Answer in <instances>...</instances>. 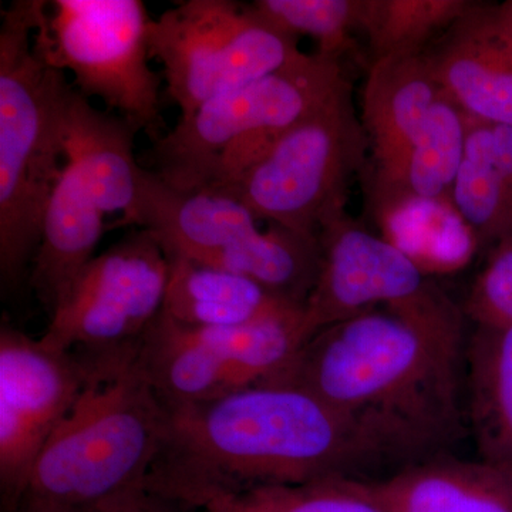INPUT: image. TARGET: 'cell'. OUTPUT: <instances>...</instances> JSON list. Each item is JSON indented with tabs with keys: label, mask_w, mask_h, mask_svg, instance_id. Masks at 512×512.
<instances>
[{
	"label": "cell",
	"mask_w": 512,
	"mask_h": 512,
	"mask_svg": "<svg viewBox=\"0 0 512 512\" xmlns=\"http://www.w3.org/2000/svg\"><path fill=\"white\" fill-rule=\"evenodd\" d=\"M303 312L218 329L191 328L161 312L138 340V366L170 406L272 383L311 339Z\"/></svg>",
	"instance_id": "obj_9"
},
{
	"label": "cell",
	"mask_w": 512,
	"mask_h": 512,
	"mask_svg": "<svg viewBox=\"0 0 512 512\" xmlns=\"http://www.w3.org/2000/svg\"><path fill=\"white\" fill-rule=\"evenodd\" d=\"M80 355L86 383L37 457L16 505L86 507L148 490L167 404L141 372L137 345Z\"/></svg>",
	"instance_id": "obj_3"
},
{
	"label": "cell",
	"mask_w": 512,
	"mask_h": 512,
	"mask_svg": "<svg viewBox=\"0 0 512 512\" xmlns=\"http://www.w3.org/2000/svg\"><path fill=\"white\" fill-rule=\"evenodd\" d=\"M466 413L478 460L512 473V325L468 336Z\"/></svg>",
	"instance_id": "obj_20"
},
{
	"label": "cell",
	"mask_w": 512,
	"mask_h": 512,
	"mask_svg": "<svg viewBox=\"0 0 512 512\" xmlns=\"http://www.w3.org/2000/svg\"><path fill=\"white\" fill-rule=\"evenodd\" d=\"M167 256L170 279L163 312L183 325L239 328L305 309L278 298L245 276L200 264L183 255Z\"/></svg>",
	"instance_id": "obj_18"
},
{
	"label": "cell",
	"mask_w": 512,
	"mask_h": 512,
	"mask_svg": "<svg viewBox=\"0 0 512 512\" xmlns=\"http://www.w3.org/2000/svg\"><path fill=\"white\" fill-rule=\"evenodd\" d=\"M369 151L349 82L281 136L245 173L205 190L227 195L258 220L319 237L346 212Z\"/></svg>",
	"instance_id": "obj_6"
},
{
	"label": "cell",
	"mask_w": 512,
	"mask_h": 512,
	"mask_svg": "<svg viewBox=\"0 0 512 512\" xmlns=\"http://www.w3.org/2000/svg\"><path fill=\"white\" fill-rule=\"evenodd\" d=\"M346 83L338 60L305 53L298 62L214 97L180 119L154 143L153 173L177 190L198 191L222 151L242 138L293 126Z\"/></svg>",
	"instance_id": "obj_10"
},
{
	"label": "cell",
	"mask_w": 512,
	"mask_h": 512,
	"mask_svg": "<svg viewBox=\"0 0 512 512\" xmlns=\"http://www.w3.org/2000/svg\"><path fill=\"white\" fill-rule=\"evenodd\" d=\"M451 200L483 254L512 231V126L468 120Z\"/></svg>",
	"instance_id": "obj_21"
},
{
	"label": "cell",
	"mask_w": 512,
	"mask_h": 512,
	"mask_svg": "<svg viewBox=\"0 0 512 512\" xmlns=\"http://www.w3.org/2000/svg\"><path fill=\"white\" fill-rule=\"evenodd\" d=\"M252 8L288 35L311 36L319 55L338 60L356 49L366 0H255Z\"/></svg>",
	"instance_id": "obj_26"
},
{
	"label": "cell",
	"mask_w": 512,
	"mask_h": 512,
	"mask_svg": "<svg viewBox=\"0 0 512 512\" xmlns=\"http://www.w3.org/2000/svg\"><path fill=\"white\" fill-rule=\"evenodd\" d=\"M389 512H512V473L446 453L369 480Z\"/></svg>",
	"instance_id": "obj_16"
},
{
	"label": "cell",
	"mask_w": 512,
	"mask_h": 512,
	"mask_svg": "<svg viewBox=\"0 0 512 512\" xmlns=\"http://www.w3.org/2000/svg\"><path fill=\"white\" fill-rule=\"evenodd\" d=\"M148 488L195 510L207 498L271 485L362 478L393 464L382 447L319 396L259 384L207 402L167 404Z\"/></svg>",
	"instance_id": "obj_2"
},
{
	"label": "cell",
	"mask_w": 512,
	"mask_h": 512,
	"mask_svg": "<svg viewBox=\"0 0 512 512\" xmlns=\"http://www.w3.org/2000/svg\"><path fill=\"white\" fill-rule=\"evenodd\" d=\"M168 279L170 262L160 242L136 229L84 266L40 340L72 353L137 345L163 312Z\"/></svg>",
	"instance_id": "obj_11"
},
{
	"label": "cell",
	"mask_w": 512,
	"mask_h": 512,
	"mask_svg": "<svg viewBox=\"0 0 512 512\" xmlns=\"http://www.w3.org/2000/svg\"><path fill=\"white\" fill-rule=\"evenodd\" d=\"M437 82L471 121L512 126V18L508 2H468L426 50Z\"/></svg>",
	"instance_id": "obj_14"
},
{
	"label": "cell",
	"mask_w": 512,
	"mask_h": 512,
	"mask_svg": "<svg viewBox=\"0 0 512 512\" xmlns=\"http://www.w3.org/2000/svg\"><path fill=\"white\" fill-rule=\"evenodd\" d=\"M444 96L424 52L370 63L360 116L372 151L370 165L392 160L416 141Z\"/></svg>",
	"instance_id": "obj_17"
},
{
	"label": "cell",
	"mask_w": 512,
	"mask_h": 512,
	"mask_svg": "<svg viewBox=\"0 0 512 512\" xmlns=\"http://www.w3.org/2000/svg\"><path fill=\"white\" fill-rule=\"evenodd\" d=\"M483 254V265L461 309L474 326L512 325V231Z\"/></svg>",
	"instance_id": "obj_27"
},
{
	"label": "cell",
	"mask_w": 512,
	"mask_h": 512,
	"mask_svg": "<svg viewBox=\"0 0 512 512\" xmlns=\"http://www.w3.org/2000/svg\"><path fill=\"white\" fill-rule=\"evenodd\" d=\"M258 218L241 202L208 191H181L143 168L133 210L117 227L153 234L167 254L198 259L258 231Z\"/></svg>",
	"instance_id": "obj_15"
},
{
	"label": "cell",
	"mask_w": 512,
	"mask_h": 512,
	"mask_svg": "<svg viewBox=\"0 0 512 512\" xmlns=\"http://www.w3.org/2000/svg\"><path fill=\"white\" fill-rule=\"evenodd\" d=\"M467 5L466 0H366L362 33L370 63L423 53Z\"/></svg>",
	"instance_id": "obj_25"
},
{
	"label": "cell",
	"mask_w": 512,
	"mask_h": 512,
	"mask_svg": "<svg viewBox=\"0 0 512 512\" xmlns=\"http://www.w3.org/2000/svg\"><path fill=\"white\" fill-rule=\"evenodd\" d=\"M466 319L433 281L319 330L272 383L316 394L409 466L444 453L467 427Z\"/></svg>",
	"instance_id": "obj_1"
},
{
	"label": "cell",
	"mask_w": 512,
	"mask_h": 512,
	"mask_svg": "<svg viewBox=\"0 0 512 512\" xmlns=\"http://www.w3.org/2000/svg\"><path fill=\"white\" fill-rule=\"evenodd\" d=\"M192 261L245 276L278 298L305 308L318 282L322 247L319 237L278 224L254 232L231 247Z\"/></svg>",
	"instance_id": "obj_23"
},
{
	"label": "cell",
	"mask_w": 512,
	"mask_h": 512,
	"mask_svg": "<svg viewBox=\"0 0 512 512\" xmlns=\"http://www.w3.org/2000/svg\"><path fill=\"white\" fill-rule=\"evenodd\" d=\"M10 512H198L174 501L167 500L151 490L140 491L106 501V503L86 505V507H55L20 503Z\"/></svg>",
	"instance_id": "obj_28"
},
{
	"label": "cell",
	"mask_w": 512,
	"mask_h": 512,
	"mask_svg": "<svg viewBox=\"0 0 512 512\" xmlns=\"http://www.w3.org/2000/svg\"><path fill=\"white\" fill-rule=\"evenodd\" d=\"M508 6H510V12H511V18H512V0H510V2H508Z\"/></svg>",
	"instance_id": "obj_29"
},
{
	"label": "cell",
	"mask_w": 512,
	"mask_h": 512,
	"mask_svg": "<svg viewBox=\"0 0 512 512\" xmlns=\"http://www.w3.org/2000/svg\"><path fill=\"white\" fill-rule=\"evenodd\" d=\"M137 131L123 117L94 109L76 89L66 123L64 167L43 221L29 285L52 315L94 258L104 218L133 210L140 180Z\"/></svg>",
	"instance_id": "obj_5"
},
{
	"label": "cell",
	"mask_w": 512,
	"mask_h": 512,
	"mask_svg": "<svg viewBox=\"0 0 512 512\" xmlns=\"http://www.w3.org/2000/svg\"><path fill=\"white\" fill-rule=\"evenodd\" d=\"M367 210L380 235L429 278L463 268L480 252L473 229L451 198H403Z\"/></svg>",
	"instance_id": "obj_22"
},
{
	"label": "cell",
	"mask_w": 512,
	"mask_h": 512,
	"mask_svg": "<svg viewBox=\"0 0 512 512\" xmlns=\"http://www.w3.org/2000/svg\"><path fill=\"white\" fill-rule=\"evenodd\" d=\"M46 2L16 0L0 26V272L19 288L42 241L47 204L66 157L74 87L36 49Z\"/></svg>",
	"instance_id": "obj_4"
},
{
	"label": "cell",
	"mask_w": 512,
	"mask_h": 512,
	"mask_svg": "<svg viewBox=\"0 0 512 512\" xmlns=\"http://www.w3.org/2000/svg\"><path fill=\"white\" fill-rule=\"evenodd\" d=\"M150 22L140 0H55L43 6L33 40L50 66L73 74L77 92L156 143L164 123L161 79L148 63Z\"/></svg>",
	"instance_id": "obj_7"
},
{
	"label": "cell",
	"mask_w": 512,
	"mask_h": 512,
	"mask_svg": "<svg viewBox=\"0 0 512 512\" xmlns=\"http://www.w3.org/2000/svg\"><path fill=\"white\" fill-rule=\"evenodd\" d=\"M151 59L163 64L170 99L187 119L214 97L298 62V37L275 28L252 5L185 0L148 26Z\"/></svg>",
	"instance_id": "obj_8"
},
{
	"label": "cell",
	"mask_w": 512,
	"mask_h": 512,
	"mask_svg": "<svg viewBox=\"0 0 512 512\" xmlns=\"http://www.w3.org/2000/svg\"><path fill=\"white\" fill-rule=\"evenodd\" d=\"M198 512H389L369 480L329 478L298 485H271L207 498Z\"/></svg>",
	"instance_id": "obj_24"
},
{
	"label": "cell",
	"mask_w": 512,
	"mask_h": 512,
	"mask_svg": "<svg viewBox=\"0 0 512 512\" xmlns=\"http://www.w3.org/2000/svg\"><path fill=\"white\" fill-rule=\"evenodd\" d=\"M80 353L60 352L3 323L0 329V487L12 510L47 440L86 383Z\"/></svg>",
	"instance_id": "obj_12"
},
{
	"label": "cell",
	"mask_w": 512,
	"mask_h": 512,
	"mask_svg": "<svg viewBox=\"0 0 512 512\" xmlns=\"http://www.w3.org/2000/svg\"><path fill=\"white\" fill-rule=\"evenodd\" d=\"M467 126L466 114L446 94L416 141L392 160L366 168L367 208L403 198H451Z\"/></svg>",
	"instance_id": "obj_19"
},
{
	"label": "cell",
	"mask_w": 512,
	"mask_h": 512,
	"mask_svg": "<svg viewBox=\"0 0 512 512\" xmlns=\"http://www.w3.org/2000/svg\"><path fill=\"white\" fill-rule=\"evenodd\" d=\"M322 264L305 305L309 336L377 308L412 299L433 281L412 259L348 212L319 235Z\"/></svg>",
	"instance_id": "obj_13"
}]
</instances>
